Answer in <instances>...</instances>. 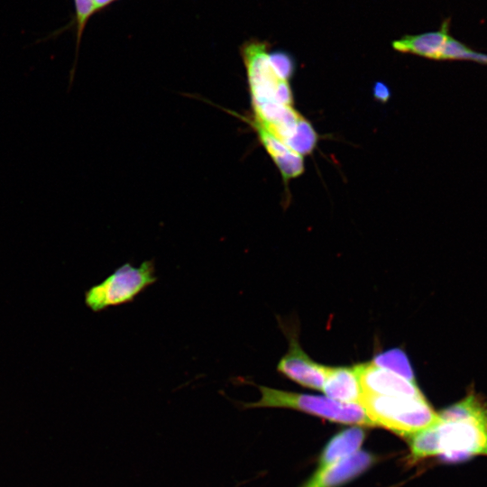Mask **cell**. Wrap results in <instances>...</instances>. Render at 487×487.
Masks as SVG:
<instances>
[{
  "instance_id": "17",
  "label": "cell",
  "mask_w": 487,
  "mask_h": 487,
  "mask_svg": "<svg viewBox=\"0 0 487 487\" xmlns=\"http://www.w3.org/2000/svg\"><path fill=\"white\" fill-rule=\"evenodd\" d=\"M269 55L276 74L280 78L289 81L295 69V64L292 57L283 51H276L273 52H270Z\"/></svg>"
},
{
  "instance_id": "18",
  "label": "cell",
  "mask_w": 487,
  "mask_h": 487,
  "mask_svg": "<svg viewBox=\"0 0 487 487\" xmlns=\"http://www.w3.org/2000/svg\"><path fill=\"white\" fill-rule=\"evenodd\" d=\"M373 96L381 102H387L391 93L387 86L382 82H376L373 86Z\"/></svg>"
},
{
  "instance_id": "5",
  "label": "cell",
  "mask_w": 487,
  "mask_h": 487,
  "mask_svg": "<svg viewBox=\"0 0 487 487\" xmlns=\"http://www.w3.org/2000/svg\"><path fill=\"white\" fill-rule=\"evenodd\" d=\"M268 47L266 41L256 39L248 40L240 47L252 101H274L292 106L293 96L289 81L276 74Z\"/></svg>"
},
{
  "instance_id": "14",
  "label": "cell",
  "mask_w": 487,
  "mask_h": 487,
  "mask_svg": "<svg viewBox=\"0 0 487 487\" xmlns=\"http://www.w3.org/2000/svg\"><path fill=\"white\" fill-rule=\"evenodd\" d=\"M375 365L415 381L410 363L402 350L392 349L381 353L372 361Z\"/></svg>"
},
{
  "instance_id": "4",
  "label": "cell",
  "mask_w": 487,
  "mask_h": 487,
  "mask_svg": "<svg viewBox=\"0 0 487 487\" xmlns=\"http://www.w3.org/2000/svg\"><path fill=\"white\" fill-rule=\"evenodd\" d=\"M156 281L153 259L142 262L139 267L125 262L85 292V304L93 312H99L131 303Z\"/></svg>"
},
{
  "instance_id": "15",
  "label": "cell",
  "mask_w": 487,
  "mask_h": 487,
  "mask_svg": "<svg viewBox=\"0 0 487 487\" xmlns=\"http://www.w3.org/2000/svg\"><path fill=\"white\" fill-rule=\"evenodd\" d=\"M317 142V135L311 124L303 118L293 136L286 142V145L293 152L303 156L308 155L315 149Z\"/></svg>"
},
{
  "instance_id": "2",
  "label": "cell",
  "mask_w": 487,
  "mask_h": 487,
  "mask_svg": "<svg viewBox=\"0 0 487 487\" xmlns=\"http://www.w3.org/2000/svg\"><path fill=\"white\" fill-rule=\"evenodd\" d=\"M258 388L261 399L255 402H239L243 409L289 408L337 423L376 427L358 403H345L326 396L299 394L265 386Z\"/></svg>"
},
{
  "instance_id": "9",
  "label": "cell",
  "mask_w": 487,
  "mask_h": 487,
  "mask_svg": "<svg viewBox=\"0 0 487 487\" xmlns=\"http://www.w3.org/2000/svg\"><path fill=\"white\" fill-rule=\"evenodd\" d=\"M450 20L446 19L441 27L434 32L416 35H405L392 42V48L403 53H410L430 60H440L449 34Z\"/></svg>"
},
{
  "instance_id": "13",
  "label": "cell",
  "mask_w": 487,
  "mask_h": 487,
  "mask_svg": "<svg viewBox=\"0 0 487 487\" xmlns=\"http://www.w3.org/2000/svg\"><path fill=\"white\" fill-rule=\"evenodd\" d=\"M117 0H73L76 25V59L73 69H76L78 51L82 34L89 19L96 13L104 10Z\"/></svg>"
},
{
  "instance_id": "16",
  "label": "cell",
  "mask_w": 487,
  "mask_h": 487,
  "mask_svg": "<svg viewBox=\"0 0 487 487\" xmlns=\"http://www.w3.org/2000/svg\"><path fill=\"white\" fill-rule=\"evenodd\" d=\"M440 60H467L487 65V54L472 50L450 35L443 49Z\"/></svg>"
},
{
  "instance_id": "3",
  "label": "cell",
  "mask_w": 487,
  "mask_h": 487,
  "mask_svg": "<svg viewBox=\"0 0 487 487\" xmlns=\"http://www.w3.org/2000/svg\"><path fill=\"white\" fill-rule=\"evenodd\" d=\"M376 427L411 436L427 427L437 418L425 397L407 398L362 394L360 403Z\"/></svg>"
},
{
  "instance_id": "10",
  "label": "cell",
  "mask_w": 487,
  "mask_h": 487,
  "mask_svg": "<svg viewBox=\"0 0 487 487\" xmlns=\"http://www.w3.org/2000/svg\"><path fill=\"white\" fill-rule=\"evenodd\" d=\"M252 125L260 142L279 168L285 183L302 174L304 171L303 156L293 152L259 124L252 121Z\"/></svg>"
},
{
  "instance_id": "12",
  "label": "cell",
  "mask_w": 487,
  "mask_h": 487,
  "mask_svg": "<svg viewBox=\"0 0 487 487\" xmlns=\"http://www.w3.org/2000/svg\"><path fill=\"white\" fill-rule=\"evenodd\" d=\"M365 434L361 427H352L335 435L326 446L319 461L318 469L339 462L358 452Z\"/></svg>"
},
{
  "instance_id": "11",
  "label": "cell",
  "mask_w": 487,
  "mask_h": 487,
  "mask_svg": "<svg viewBox=\"0 0 487 487\" xmlns=\"http://www.w3.org/2000/svg\"><path fill=\"white\" fill-rule=\"evenodd\" d=\"M326 396L345 403H360L363 390L354 367L326 368L322 388Z\"/></svg>"
},
{
  "instance_id": "6",
  "label": "cell",
  "mask_w": 487,
  "mask_h": 487,
  "mask_svg": "<svg viewBox=\"0 0 487 487\" xmlns=\"http://www.w3.org/2000/svg\"><path fill=\"white\" fill-rule=\"evenodd\" d=\"M363 393L381 396L420 398L416 381H409L369 362L354 365Z\"/></svg>"
},
{
  "instance_id": "8",
  "label": "cell",
  "mask_w": 487,
  "mask_h": 487,
  "mask_svg": "<svg viewBox=\"0 0 487 487\" xmlns=\"http://www.w3.org/2000/svg\"><path fill=\"white\" fill-rule=\"evenodd\" d=\"M373 463V455L358 451L349 457L317 470L301 487H338L363 473Z\"/></svg>"
},
{
  "instance_id": "1",
  "label": "cell",
  "mask_w": 487,
  "mask_h": 487,
  "mask_svg": "<svg viewBox=\"0 0 487 487\" xmlns=\"http://www.w3.org/2000/svg\"><path fill=\"white\" fill-rule=\"evenodd\" d=\"M409 437L414 460L438 456L455 462L487 456V404L471 392L437 413L433 424Z\"/></svg>"
},
{
  "instance_id": "7",
  "label": "cell",
  "mask_w": 487,
  "mask_h": 487,
  "mask_svg": "<svg viewBox=\"0 0 487 487\" xmlns=\"http://www.w3.org/2000/svg\"><path fill=\"white\" fill-rule=\"evenodd\" d=\"M327 366L314 362L292 337L288 353L280 360L277 370L297 383L313 390H322Z\"/></svg>"
}]
</instances>
